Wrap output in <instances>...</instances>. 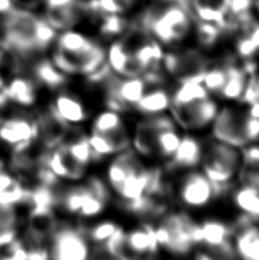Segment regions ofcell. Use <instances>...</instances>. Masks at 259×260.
<instances>
[{"mask_svg": "<svg viewBox=\"0 0 259 260\" xmlns=\"http://www.w3.org/2000/svg\"><path fill=\"white\" fill-rule=\"evenodd\" d=\"M56 37L54 30L44 17L30 9L18 8L2 18L0 46L15 63L29 61L45 52Z\"/></svg>", "mask_w": 259, "mask_h": 260, "instance_id": "1", "label": "cell"}, {"mask_svg": "<svg viewBox=\"0 0 259 260\" xmlns=\"http://www.w3.org/2000/svg\"><path fill=\"white\" fill-rule=\"evenodd\" d=\"M201 171L214 185L217 199L232 192L241 170V153L237 147L218 141L205 145Z\"/></svg>", "mask_w": 259, "mask_h": 260, "instance_id": "2", "label": "cell"}, {"mask_svg": "<svg viewBox=\"0 0 259 260\" xmlns=\"http://www.w3.org/2000/svg\"><path fill=\"white\" fill-rule=\"evenodd\" d=\"M191 15L193 14L187 9L169 3L167 6L147 9L141 23L156 40L169 45L182 41L187 36L191 29Z\"/></svg>", "mask_w": 259, "mask_h": 260, "instance_id": "3", "label": "cell"}, {"mask_svg": "<svg viewBox=\"0 0 259 260\" xmlns=\"http://www.w3.org/2000/svg\"><path fill=\"white\" fill-rule=\"evenodd\" d=\"M191 217L184 212H167L154 225L156 242L160 249L176 257H184L196 248L192 241L194 225Z\"/></svg>", "mask_w": 259, "mask_h": 260, "instance_id": "4", "label": "cell"}, {"mask_svg": "<svg viewBox=\"0 0 259 260\" xmlns=\"http://www.w3.org/2000/svg\"><path fill=\"white\" fill-rule=\"evenodd\" d=\"M49 241L50 260H90L91 244L80 225L58 224Z\"/></svg>", "mask_w": 259, "mask_h": 260, "instance_id": "5", "label": "cell"}, {"mask_svg": "<svg viewBox=\"0 0 259 260\" xmlns=\"http://www.w3.org/2000/svg\"><path fill=\"white\" fill-rule=\"evenodd\" d=\"M161 67L166 73L179 83L184 81L202 82L203 76L210 65L209 59L200 50L188 48L165 54Z\"/></svg>", "mask_w": 259, "mask_h": 260, "instance_id": "6", "label": "cell"}, {"mask_svg": "<svg viewBox=\"0 0 259 260\" xmlns=\"http://www.w3.org/2000/svg\"><path fill=\"white\" fill-rule=\"evenodd\" d=\"M177 197L179 202L191 210L207 208L217 199L214 185L198 169L185 171L179 180Z\"/></svg>", "mask_w": 259, "mask_h": 260, "instance_id": "7", "label": "cell"}, {"mask_svg": "<svg viewBox=\"0 0 259 260\" xmlns=\"http://www.w3.org/2000/svg\"><path fill=\"white\" fill-rule=\"evenodd\" d=\"M219 108L218 102L212 96H209L186 106L172 108L170 114L178 127L186 132L194 133L210 128Z\"/></svg>", "mask_w": 259, "mask_h": 260, "instance_id": "8", "label": "cell"}, {"mask_svg": "<svg viewBox=\"0 0 259 260\" xmlns=\"http://www.w3.org/2000/svg\"><path fill=\"white\" fill-rule=\"evenodd\" d=\"M244 117L246 110H239L233 105L219 108L210 126L212 139L241 150L248 144L243 136Z\"/></svg>", "mask_w": 259, "mask_h": 260, "instance_id": "9", "label": "cell"}, {"mask_svg": "<svg viewBox=\"0 0 259 260\" xmlns=\"http://www.w3.org/2000/svg\"><path fill=\"white\" fill-rule=\"evenodd\" d=\"M37 119L27 117H14L0 122V141L22 151L32 143L38 141Z\"/></svg>", "mask_w": 259, "mask_h": 260, "instance_id": "10", "label": "cell"}, {"mask_svg": "<svg viewBox=\"0 0 259 260\" xmlns=\"http://www.w3.org/2000/svg\"><path fill=\"white\" fill-rule=\"evenodd\" d=\"M205 144L200 138L192 134L182 135V139L177 150L165 162V169L167 173H185V171L198 169L200 167Z\"/></svg>", "mask_w": 259, "mask_h": 260, "instance_id": "11", "label": "cell"}, {"mask_svg": "<svg viewBox=\"0 0 259 260\" xmlns=\"http://www.w3.org/2000/svg\"><path fill=\"white\" fill-rule=\"evenodd\" d=\"M39 165L46 166L56 177L66 182H80L86 178L87 168L73 160L62 144L53 150H46Z\"/></svg>", "mask_w": 259, "mask_h": 260, "instance_id": "12", "label": "cell"}, {"mask_svg": "<svg viewBox=\"0 0 259 260\" xmlns=\"http://www.w3.org/2000/svg\"><path fill=\"white\" fill-rule=\"evenodd\" d=\"M92 154V164L114 156L132 147V135L128 129L113 134H88Z\"/></svg>", "mask_w": 259, "mask_h": 260, "instance_id": "13", "label": "cell"}, {"mask_svg": "<svg viewBox=\"0 0 259 260\" xmlns=\"http://www.w3.org/2000/svg\"><path fill=\"white\" fill-rule=\"evenodd\" d=\"M143 166L144 165H143L141 156L132 147L112 156L108 168H106L105 176V182L108 183L112 193L121 186V184L129 175Z\"/></svg>", "mask_w": 259, "mask_h": 260, "instance_id": "14", "label": "cell"}, {"mask_svg": "<svg viewBox=\"0 0 259 260\" xmlns=\"http://www.w3.org/2000/svg\"><path fill=\"white\" fill-rule=\"evenodd\" d=\"M49 108L70 127H80L89 118L82 101L71 92L59 91Z\"/></svg>", "mask_w": 259, "mask_h": 260, "instance_id": "15", "label": "cell"}, {"mask_svg": "<svg viewBox=\"0 0 259 260\" xmlns=\"http://www.w3.org/2000/svg\"><path fill=\"white\" fill-rule=\"evenodd\" d=\"M37 123H38L37 139H39L45 150H53L61 145L71 128L62 121L50 108L39 114V117L37 118Z\"/></svg>", "mask_w": 259, "mask_h": 260, "instance_id": "16", "label": "cell"}, {"mask_svg": "<svg viewBox=\"0 0 259 260\" xmlns=\"http://www.w3.org/2000/svg\"><path fill=\"white\" fill-rule=\"evenodd\" d=\"M200 244L207 250H218L233 243L234 231L231 224L219 219H207L199 222Z\"/></svg>", "mask_w": 259, "mask_h": 260, "instance_id": "17", "label": "cell"}, {"mask_svg": "<svg viewBox=\"0 0 259 260\" xmlns=\"http://www.w3.org/2000/svg\"><path fill=\"white\" fill-rule=\"evenodd\" d=\"M126 242L137 260L154 257L160 250L155 239L154 225L151 222H143L140 227L126 231Z\"/></svg>", "mask_w": 259, "mask_h": 260, "instance_id": "18", "label": "cell"}, {"mask_svg": "<svg viewBox=\"0 0 259 260\" xmlns=\"http://www.w3.org/2000/svg\"><path fill=\"white\" fill-rule=\"evenodd\" d=\"M172 109V92L163 87H153L144 92L133 110L142 117H154Z\"/></svg>", "mask_w": 259, "mask_h": 260, "instance_id": "19", "label": "cell"}, {"mask_svg": "<svg viewBox=\"0 0 259 260\" xmlns=\"http://www.w3.org/2000/svg\"><path fill=\"white\" fill-rule=\"evenodd\" d=\"M231 0H189L193 15L198 20L212 23L221 31L226 30V16H228Z\"/></svg>", "mask_w": 259, "mask_h": 260, "instance_id": "20", "label": "cell"}, {"mask_svg": "<svg viewBox=\"0 0 259 260\" xmlns=\"http://www.w3.org/2000/svg\"><path fill=\"white\" fill-rule=\"evenodd\" d=\"M233 245L238 260H259V224L242 227L234 232Z\"/></svg>", "mask_w": 259, "mask_h": 260, "instance_id": "21", "label": "cell"}, {"mask_svg": "<svg viewBox=\"0 0 259 260\" xmlns=\"http://www.w3.org/2000/svg\"><path fill=\"white\" fill-rule=\"evenodd\" d=\"M82 11L76 0L63 6H45V21L54 30H68L81 20Z\"/></svg>", "mask_w": 259, "mask_h": 260, "instance_id": "22", "label": "cell"}, {"mask_svg": "<svg viewBox=\"0 0 259 260\" xmlns=\"http://www.w3.org/2000/svg\"><path fill=\"white\" fill-rule=\"evenodd\" d=\"M4 91L9 102L24 106V108L35 105L37 95H38L37 83L34 81V79L22 76H17L6 83Z\"/></svg>", "mask_w": 259, "mask_h": 260, "instance_id": "23", "label": "cell"}, {"mask_svg": "<svg viewBox=\"0 0 259 260\" xmlns=\"http://www.w3.org/2000/svg\"><path fill=\"white\" fill-rule=\"evenodd\" d=\"M31 73L36 83H39L50 90L61 89L68 83V76L59 71L53 62L47 58H40L34 62Z\"/></svg>", "mask_w": 259, "mask_h": 260, "instance_id": "24", "label": "cell"}, {"mask_svg": "<svg viewBox=\"0 0 259 260\" xmlns=\"http://www.w3.org/2000/svg\"><path fill=\"white\" fill-rule=\"evenodd\" d=\"M224 65L226 73H228V78H226L225 86L223 87L218 96L220 99L230 102V103L240 102L249 77L243 71V69L235 64L233 61L226 62Z\"/></svg>", "mask_w": 259, "mask_h": 260, "instance_id": "25", "label": "cell"}, {"mask_svg": "<svg viewBox=\"0 0 259 260\" xmlns=\"http://www.w3.org/2000/svg\"><path fill=\"white\" fill-rule=\"evenodd\" d=\"M234 207L240 213L250 217L259 224V191L244 184L235 185L232 189Z\"/></svg>", "mask_w": 259, "mask_h": 260, "instance_id": "26", "label": "cell"}, {"mask_svg": "<svg viewBox=\"0 0 259 260\" xmlns=\"http://www.w3.org/2000/svg\"><path fill=\"white\" fill-rule=\"evenodd\" d=\"M209 96V92L203 87L202 82H179L175 91L172 92V108L186 106L188 104L194 103V102L205 100Z\"/></svg>", "mask_w": 259, "mask_h": 260, "instance_id": "27", "label": "cell"}, {"mask_svg": "<svg viewBox=\"0 0 259 260\" xmlns=\"http://www.w3.org/2000/svg\"><path fill=\"white\" fill-rule=\"evenodd\" d=\"M127 129L122 113L112 110H103L92 119L90 133L113 134Z\"/></svg>", "mask_w": 259, "mask_h": 260, "instance_id": "28", "label": "cell"}, {"mask_svg": "<svg viewBox=\"0 0 259 260\" xmlns=\"http://www.w3.org/2000/svg\"><path fill=\"white\" fill-rule=\"evenodd\" d=\"M180 139H182V134L178 128L165 129L158 132L154 142L155 157L163 159L165 162L169 160L177 150Z\"/></svg>", "mask_w": 259, "mask_h": 260, "instance_id": "29", "label": "cell"}, {"mask_svg": "<svg viewBox=\"0 0 259 260\" xmlns=\"http://www.w3.org/2000/svg\"><path fill=\"white\" fill-rule=\"evenodd\" d=\"M80 226L85 235L87 236L88 241H89L91 245H95V247H103L111 236L115 233V231L120 227L118 222L111 219L96 221L90 226Z\"/></svg>", "mask_w": 259, "mask_h": 260, "instance_id": "30", "label": "cell"}, {"mask_svg": "<svg viewBox=\"0 0 259 260\" xmlns=\"http://www.w3.org/2000/svg\"><path fill=\"white\" fill-rule=\"evenodd\" d=\"M94 44V41L88 39L79 32L66 31L57 39L56 50L68 55H77L91 48Z\"/></svg>", "mask_w": 259, "mask_h": 260, "instance_id": "31", "label": "cell"}, {"mask_svg": "<svg viewBox=\"0 0 259 260\" xmlns=\"http://www.w3.org/2000/svg\"><path fill=\"white\" fill-rule=\"evenodd\" d=\"M226 78H228V73H226L225 65L209 68L203 76L202 85L210 96L219 95V92L225 86Z\"/></svg>", "mask_w": 259, "mask_h": 260, "instance_id": "32", "label": "cell"}, {"mask_svg": "<svg viewBox=\"0 0 259 260\" xmlns=\"http://www.w3.org/2000/svg\"><path fill=\"white\" fill-rule=\"evenodd\" d=\"M108 204L109 202H106L105 200L99 198L88 188V194L84 203H82L78 217L81 218V219H94V218L100 217L102 213L105 211Z\"/></svg>", "mask_w": 259, "mask_h": 260, "instance_id": "33", "label": "cell"}, {"mask_svg": "<svg viewBox=\"0 0 259 260\" xmlns=\"http://www.w3.org/2000/svg\"><path fill=\"white\" fill-rule=\"evenodd\" d=\"M128 25L127 21L119 14H111L103 17L100 30L101 34L105 37H114L126 31Z\"/></svg>", "mask_w": 259, "mask_h": 260, "instance_id": "34", "label": "cell"}, {"mask_svg": "<svg viewBox=\"0 0 259 260\" xmlns=\"http://www.w3.org/2000/svg\"><path fill=\"white\" fill-rule=\"evenodd\" d=\"M221 30L218 26L212 24V23H208V22H203L199 20L197 23V35H198V39L200 45H202L203 47H212L217 40L219 39Z\"/></svg>", "mask_w": 259, "mask_h": 260, "instance_id": "35", "label": "cell"}, {"mask_svg": "<svg viewBox=\"0 0 259 260\" xmlns=\"http://www.w3.org/2000/svg\"><path fill=\"white\" fill-rule=\"evenodd\" d=\"M241 168L259 169V143H250L240 150Z\"/></svg>", "mask_w": 259, "mask_h": 260, "instance_id": "36", "label": "cell"}, {"mask_svg": "<svg viewBox=\"0 0 259 260\" xmlns=\"http://www.w3.org/2000/svg\"><path fill=\"white\" fill-rule=\"evenodd\" d=\"M243 136L248 144L259 143V119L251 117L247 112L243 121Z\"/></svg>", "mask_w": 259, "mask_h": 260, "instance_id": "37", "label": "cell"}, {"mask_svg": "<svg viewBox=\"0 0 259 260\" xmlns=\"http://www.w3.org/2000/svg\"><path fill=\"white\" fill-rule=\"evenodd\" d=\"M18 221L15 207L0 206V226L8 229H16Z\"/></svg>", "mask_w": 259, "mask_h": 260, "instance_id": "38", "label": "cell"}, {"mask_svg": "<svg viewBox=\"0 0 259 260\" xmlns=\"http://www.w3.org/2000/svg\"><path fill=\"white\" fill-rule=\"evenodd\" d=\"M238 183L248 185L259 191V169L241 168L238 176Z\"/></svg>", "mask_w": 259, "mask_h": 260, "instance_id": "39", "label": "cell"}, {"mask_svg": "<svg viewBox=\"0 0 259 260\" xmlns=\"http://www.w3.org/2000/svg\"><path fill=\"white\" fill-rule=\"evenodd\" d=\"M255 0H231L228 16H238L250 12Z\"/></svg>", "mask_w": 259, "mask_h": 260, "instance_id": "40", "label": "cell"}, {"mask_svg": "<svg viewBox=\"0 0 259 260\" xmlns=\"http://www.w3.org/2000/svg\"><path fill=\"white\" fill-rule=\"evenodd\" d=\"M16 234V229H8V227L0 226V248L15 241Z\"/></svg>", "mask_w": 259, "mask_h": 260, "instance_id": "41", "label": "cell"}, {"mask_svg": "<svg viewBox=\"0 0 259 260\" xmlns=\"http://www.w3.org/2000/svg\"><path fill=\"white\" fill-rule=\"evenodd\" d=\"M15 183H17V180L14 176L6 173L3 169H0V193L6 191L9 187H12Z\"/></svg>", "mask_w": 259, "mask_h": 260, "instance_id": "42", "label": "cell"}, {"mask_svg": "<svg viewBox=\"0 0 259 260\" xmlns=\"http://www.w3.org/2000/svg\"><path fill=\"white\" fill-rule=\"evenodd\" d=\"M90 260H119L106 251L103 247H95L92 250Z\"/></svg>", "mask_w": 259, "mask_h": 260, "instance_id": "43", "label": "cell"}, {"mask_svg": "<svg viewBox=\"0 0 259 260\" xmlns=\"http://www.w3.org/2000/svg\"><path fill=\"white\" fill-rule=\"evenodd\" d=\"M15 8V0H0V18L5 17Z\"/></svg>", "mask_w": 259, "mask_h": 260, "instance_id": "44", "label": "cell"}, {"mask_svg": "<svg viewBox=\"0 0 259 260\" xmlns=\"http://www.w3.org/2000/svg\"><path fill=\"white\" fill-rule=\"evenodd\" d=\"M41 0H15V4H21L24 6L25 9L30 8V7H35L38 5V3H40Z\"/></svg>", "mask_w": 259, "mask_h": 260, "instance_id": "45", "label": "cell"}, {"mask_svg": "<svg viewBox=\"0 0 259 260\" xmlns=\"http://www.w3.org/2000/svg\"><path fill=\"white\" fill-rule=\"evenodd\" d=\"M5 87H6V81H5L3 74L0 73V91H4Z\"/></svg>", "mask_w": 259, "mask_h": 260, "instance_id": "46", "label": "cell"}]
</instances>
